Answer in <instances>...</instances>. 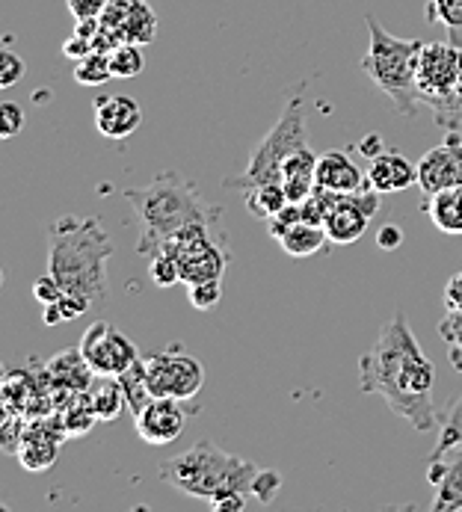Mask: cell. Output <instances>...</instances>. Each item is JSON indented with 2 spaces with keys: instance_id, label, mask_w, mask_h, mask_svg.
Returning a JSON list of instances; mask_svg holds the SVG:
<instances>
[{
  "instance_id": "19",
  "label": "cell",
  "mask_w": 462,
  "mask_h": 512,
  "mask_svg": "<svg viewBox=\"0 0 462 512\" xmlns=\"http://www.w3.org/2000/svg\"><path fill=\"white\" fill-rule=\"evenodd\" d=\"M282 187L291 202H306L317 187V154L311 148L294 151L282 166Z\"/></svg>"
},
{
  "instance_id": "8",
  "label": "cell",
  "mask_w": 462,
  "mask_h": 512,
  "mask_svg": "<svg viewBox=\"0 0 462 512\" xmlns=\"http://www.w3.org/2000/svg\"><path fill=\"white\" fill-rule=\"evenodd\" d=\"M462 69V48L454 45L451 39L445 42H424L421 54H418V92H421V104L436 116L439 110H445L454 98L457 89V77Z\"/></svg>"
},
{
  "instance_id": "10",
  "label": "cell",
  "mask_w": 462,
  "mask_h": 512,
  "mask_svg": "<svg viewBox=\"0 0 462 512\" xmlns=\"http://www.w3.org/2000/svg\"><path fill=\"white\" fill-rule=\"evenodd\" d=\"M80 350H83L86 362L92 365L95 373H110V376L125 373L137 359H143L137 344L128 335H122L119 329H113L110 323H104V320L92 323L83 332Z\"/></svg>"
},
{
  "instance_id": "9",
  "label": "cell",
  "mask_w": 462,
  "mask_h": 512,
  "mask_svg": "<svg viewBox=\"0 0 462 512\" xmlns=\"http://www.w3.org/2000/svg\"><path fill=\"white\" fill-rule=\"evenodd\" d=\"M146 382H149L152 397L190 400L199 394L205 382V370L193 356L172 347L166 353H154L146 359Z\"/></svg>"
},
{
  "instance_id": "20",
  "label": "cell",
  "mask_w": 462,
  "mask_h": 512,
  "mask_svg": "<svg viewBox=\"0 0 462 512\" xmlns=\"http://www.w3.org/2000/svg\"><path fill=\"white\" fill-rule=\"evenodd\" d=\"M86 397H89L92 412L98 415V421H116L122 415V409L128 406L122 379L110 376V373H95L92 385L86 388Z\"/></svg>"
},
{
  "instance_id": "25",
  "label": "cell",
  "mask_w": 462,
  "mask_h": 512,
  "mask_svg": "<svg viewBox=\"0 0 462 512\" xmlns=\"http://www.w3.org/2000/svg\"><path fill=\"white\" fill-rule=\"evenodd\" d=\"M119 379H122V388H125V397H128V409L137 415L152 400V391H149V382H146V359H137L125 373H119Z\"/></svg>"
},
{
  "instance_id": "17",
  "label": "cell",
  "mask_w": 462,
  "mask_h": 512,
  "mask_svg": "<svg viewBox=\"0 0 462 512\" xmlns=\"http://www.w3.org/2000/svg\"><path fill=\"white\" fill-rule=\"evenodd\" d=\"M48 385L54 391H86L95 379V370L86 362L83 350H63L54 359H48V365L42 367Z\"/></svg>"
},
{
  "instance_id": "22",
  "label": "cell",
  "mask_w": 462,
  "mask_h": 512,
  "mask_svg": "<svg viewBox=\"0 0 462 512\" xmlns=\"http://www.w3.org/2000/svg\"><path fill=\"white\" fill-rule=\"evenodd\" d=\"M326 243H329L326 228H323V225H317V222H306V220H300L297 225H291V228L279 237L282 252H285V255H291V258H311V255H317Z\"/></svg>"
},
{
  "instance_id": "4",
  "label": "cell",
  "mask_w": 462,
  "mask_h": 512,
  "mask_svg": "<svg viewBox=\"0 0 462 512\" xmlns=\"http://www.w3.org/2000/svg\"><path fill=\"white\" fill-rule=\"evenodd\" d=\"M261 468L249 459H240L220 444L202 439L190 450L166 459L160 465V480L175 486L190 498H202L208 504L226 495H252L255 477Z\"/></svg>"
},
{
  "instance_id": "21",
  "label": "cell",
  "mask_w": 462,
  "mask_h": 512,
  "mask_svg": "<svg viewBox=\"0 0 462 512\" xmlns=\"http://www.w3.org/2000/svg\"><path fill=\"white\" fill-rule=\"evenodd\" d=\"M424 211L442 234H462V187H451L436 196H427Z\"/></svg>"
},
{
  "instance_id": "44",
  "label": "cell",
  "mask_w": 462,
  "mask_h": 512,
  "mask_svg": "<svg viewBox=\"0 0 462 512\" xmlns=\"http://www.w3.org/2000/svg\"><path fill=\"white\" fill-rule=\"evenodd\" d=\"M454 95L462 98V69H460V77H457V89H454Z\"/></svg>"
},
{
  "instance_id": "27",
  "label": "cell",
  "mask_w": 462,
  "mask_h": 512,
  "mask_svg": "<svg viewBox=\"0 0 462 512\" xmlns=\"http://www.w3.org/2000/svg\"><path fill=\"white\" fill-rule=\"evenodd\" d=\"M457 444H462V397L460 400H454V403L445 409V415H442V421H439V441H436L430 459L448 453V450L457 447Z\"/></svg>"
},
{
  "instance_id": "37",
  "label": "cell",
  "mask_w": 462,
  "mask_h": 512,
  "mask_svg": "<svg viewBox=\"0 0 462 512\" xmlns=\"http://www.w3.org/2000/svg\"><path fill=\"white\" fill-rule=\"evenodd\" d=\"M110 0H66L69 12L75 15V21H92L101 18Z\"/></svg>"
},
{
  "instance_id": "41",
  "label": "cell",
  "mask_w": 462,
  "mask_h": 512,
  "mask_svg": "<svg viewBox=\"0 0 462 512\" xmlns=\"http://www.w3.org/2000/svg\"><path fill=\"white\" fill-rule=\"evenodd\" d=\"M377 243L383 249H397L403 243V231L397 225H385V228H380V234H377Z\"/></svg>"
},
{
  "instance_id": "15",
  "label": "cell",
  "mask_w": 462,
  "mask_h": 512,
  "mask_svg": "<svg viewBox=\"0 0 462 512\" xmlns=\"http://www.w3.org/2000/svg\"><path fill=\"white\" fill-rule=\"evenodd\" d=\"M92 110H95V128L107 140H125L143 122V110L131 95H101Z\"/></svg>"
},
{
  "instance_id": "14",
  "label": "cell",
  "mask_w": 462,
  "mask_h": 512,
  "mask_svg": "<svg viewBox=\"0 0 462 512\" xmlns=\"http://www.w3.org/2000/svg\"><path fill=\"white\" fill-rule=\"evenodd\" d=\"M427 480L436 489L433 512L462 510V444L436 459H427Z\"/></svg>"
},
{
  "instance_id": "24",
  "label": "cell",
  "mask_w": 462,
  "mask_h": 512,
  "mask_svg": "<svg viewBox=\"0 0 462 512\" xmlns=\"http://www.w3.org/2000/svg\"><path fill=\"white\" fill-rule=\"evenodd\" d=\"M424 18L430 24H439L448 39L462 48V0H427Z\"/></svg>"
},
{
  "instance_id": "13",
  "label": "cell",
  "mask_w": 462,
  "mask_h": 512,
  "mask_svg": "<svg viewBox=\"0 0 462 512\" xmlns=\"http://www.w3.org/2000/svg\"><path fill=\"white\" fill-rule=\"evenodd\" d=\"M134 424H137V433L146 444H169L175 441L184 427H187V415L181 409V400L175 397H152L137 415H134Z\"/></svg>"
},
{
  "instance_id": "31",
  "label": "cell",
  "mask_w": 462,
  "mask_h": 512,
  "mask_svg": "<svg viewBox=\"0 0 462 512\" xmlns=\"http://www.w3.org/2000/svg\"><path fill=\"white\" fill-rule=\"evenodd\" d=\"M149 273H152V282L157 285V288H172V285H178V282H181L178 264H175L166 252H157V255H152Z\"/></svg>"
},
{
  "instance_id": "38",
  "label": "cell",
  "mask_w": 462,
  "mask_h": 512,
  "mask_svg": "<svg viewBox=\"0 0 462 512\" xmlns=\"http://www.w3.org/2000/svg\"><path fill=\"white\" fill-rule=\"evenodd\" d=\"M92 51H98V48H95V39H89V36H83V33H77V30L66 39V45H63V57L72 60V63H77L80 57H86V54H92Z\"/></svg>"
},
{
  "instance_id": "42",
  "label": "cell",
  "mask_w": 462,
  "mask_h": 512,
  "mask_svg": "<svg viewBox=\"0 0 462 512\" xmlns=\"http://www.w3.org/2000/svg\"><path fill=\"white\" fill-rule=\"evenodd\" d=\"M359 151H362V157H368V160H374V157H380L385 151L383 140H380V134H368L362 143H359Z\"/></svg>"
},
{
  "instance_id": "16",
  "label": "cell",
  "mask_w": 462,
  "mask_h": 512,
  "mask_svg": "<svg viewBox=\"0 0 462 512\" xmlns=\"http://www.w3.org/2000/svg\"><path fill=\"white\" fill-rule=\"evenodd\" d=\"M317 187L332 193H359L368 184V169L356 166L344 151H323L317 157Z\"/></svg>"
},
{
  "instance_id": "5",
  "label": "cell",
  "mask_w": 462,
  "mask_h": 512,
  "mask_svg": "<svg viewBox=\"0 0 462 512\" xmlns=\"http://www.w3.org/2000/svg\"><path fill=\"white\" fill-rule=\"evenodd\" d=\"M368 51L362 54V72L374 80V86L391 98L394 110L400 116H415L424 104H421V92H418V54L421 45L418 39H400L391 36L383 24L377 21V15H368Z\"/></svg>"
},
{
  "instance_id": "2",
  "label": "cell",
  "mask_w": 462,
  "mask_h": 512,
  "mask_svg": "<svg viewBox=\"0 0 462 512\" xmlns=\"http://www.w3.org/2000/svg\"><path fill=\"white\" fill-rule=\"evenodd\" d=\"M113 240L95 217H60L48 225V273L66 293H80L92 305H104L110 293L107 264Z\"/></svg>"
},
{
  "instance_id": "33",
  "label": "cell",
  "mask_w": 462,
  "mask_h": 512,
  "mask_svg": "<svg viewBox=\"0 0 462 512\" xmlns=\"http://www.w3.org/2000/svg\"><path fill=\"white\" fill-rule=\"evenodd\" d=\"M300 220H303V205H300V202H288L276 217H270V220H267V225H270V234L279 240L291 225H297Z\"/></svg>"
},
{
  "instance_id": "39",
  "label": "cell",
  "mask_w": 462,
  "mask_h": 512,
  "mask_svg": "<svg viewBox=\"0 0 462 512\" xmlns=\"http://www.w3.org/2000/svg\"><path fill=\"white\" fill-rule=\"evenodd\" d=\"M63 293H66L63 291V285H60L51 273H48V276H42V279L33 285V296H36L42 305H54V302H60V299H63Z\"/></svg>"
},
{
  "instance_id": "11",
  "label": "cell",
  "mask_w": 462,
  "mask_h": 512,
  "mask_svg": "<svg viewBox=\"0 0 462 512\" xmlns=\"http://www.w3.org/2000/svg\"><path fill=\"white\" fill-rule=\"evenodd\" d=\"M98 21H101V30L116 45L122 42L149 45L157 36V18L149 0H110Z\"/></svg>"
},
{
  "instance_id": "28",
  "label": "cell",
  "mask_w": 462,
  "mask_h": 512,
  "mask_svg": "<svg viewBox=\"0 0 462 512\" xmlns=\"http://www.w3.org/2000/svg\"><path fill=\"white\" fill-rule=\"evenodd\" d=\"M110 69L113 77H137L146 69V54H143V45H134V42H122L110 51Z\"/></svg>"
},
{
  "instance_id": "3",
  "label": "cell",
  "mask_w": 462,
  "mask_h": 512,
  "mask_svg": "<svg viewBox=\"0 0 462 512\" xmlns=\"http://www.w3.org/2000/svg\"><path fill=\"white\" fill-rule=\"evenodd\" d=\"M125 199L140 222L137 252L149 258L163 249V243L172 234L184 231L187 225H214L223 217L220 208L208 205L199 196V190L175 172H160L143 187H128Z\"/></svg>"
},
{
  "instance_id": "1",
  "label": "cell",
  "mask_w": 462,
  "mask_h": 512,
  "mask_svg": "<svg viewBox=\"0 0 462 512\" xmlns=\"http://www.w3.org/2000/svg\"><path fill=\"white\" fill-rule=\"evenodd\" d=\"M436 367L424 356L415 332L403 311H397L377 344L359 359V388L362 394L383 397L385 406L403 418L412 430H436L442 415L433 403Z\"/></svg>"
},
{
  "instance_id": "29",
  "label": "cell",
  "mask_w": 462,
  "mask_h": 512,
  "mask_svg": "<svg viewBox=\"0 0 462 512\" xmlns=\"http://www.w3.org/2000/svg\"><path fill=\"white\" fill-rule=\"evenodd\" d=\"M439 338L448 347V362L462 373V311H448L439 323Z\"/></svg>"
},
{
  "instance_id": "30",
  "label": "cell",
  "mask_w": 462,
  "mask_h": 512,
  "mask_svg": "<svg viewBox=\"0 0 462 512\" xmlns=\"http://www.w3.org/2000/svg\"><path fill=\"white\" fill-rule=\"evenodd\" d=\"M187 299L193 308L199 311H211L220 305V296H223V279H211V282H196V285H187Z\"/></svg>"
},
{
  "instance_id": "23",
  "label": "cell",
  "mask_w": 462,
  "mask_h": 512,
  "mask_svg": "<svg viewBox=\"0 0 462 512\" xmlns=\"http://www.w3.org/2000/svg\"><path fill=\"white\" fill-rule=\"evenodd\" d=\"M243 202H246V211H249L255 220H270V217H276L291 199H288L282 181H267V184H258V187L243 190Z\"/></svg>"
},
{
  "instance_id": "34",
  "label": "cell",
  "mask_w": 462,
  "mask_h": 512,
  "mask_svg": "<svg viewBox=\"0 0 462 512\" xmlns=\"http://www.w3.org/2000/svg\"><path fill=\"white\" fill-rule=\"evenodd\" d=\"M21 128H24V110L12 101L0 104V137L12 140Z\"/></svg>"
},
{
  "instance_id": "12",
  "label": "cell",
  "mask_w": 462,
  "mask_h": 512,
  "mask_svg": "<svg viewBox=\"0 0 462 512\" xmlns=\"http://www.w3.org/2000/svg\"><path fill=\"white\" fill-rule=\"evenodd\" d=\"M462 187V137L460 131H451V137L442 146L430 148L418 160V190L421 196H436L442 190Z\"/></svg>"
},
{
  "instance_id": "26",
  "label": "cell",
  "mask_w": 462,
  "mask_h": 512,
  "mask_svg": "<svg viewBox=\"0 0 462 512\" xmlns=\"http://www.w3.org/2000/svg\"><path fill=\"white\" fill-rule=\"evenodd\" d=\"M72 74L80 86H101L113 77V69H110V54L107 51H92L86 57H80L75 66H72Z\"/></svg>"
},
{
  "instance_id": "35",
  "label": "cell",
  "mask_w": 462,
  "mask_h": 512,
  "mask_svg": "<svg viewBox=\"0 0 462 512\" xmlns=\"http://www.w3.org/2000/svg\"><path fill=\"white\" fill-rule=\"evenodd\" d=\"M282 489V477L276 474V471H264L261 468V474L255 477V486H252V495L255 498H261L264 504H270L273 498H276V492Z\"/></svg>"
},
{
  "instance_id": "6",
  "label": "cell",
  "mask_w": 462,
  "mask_h": 512,
  "mask_svg": "<svg viewBox=\"0 0 462 512\" xmlns=\"http://www.w3.org/2000/svg\"><path fill=\"white\" fill-rule=\"evenodd\" d=\"M306 146V98H303V83H300V89L282 107V116L276 119V125L264 134V140L258 146L249 151L246 166L237 175H229L223 181V187L226 190H249V187H258L267 181H282L285 160Z\"/></svg>"
},
{
  "instance_id": "7",
  "label": "cell",
  "mask_w": 462,
  "mask_h": 512,
  "mask_svg": "<svg viewBox=\"0 0 462 512\" xmlns=\"http://www.w3.org/2000/svg\"><path fill=\"white\" fill-rule=\"evenodd\" d=\"M181 273L184 285H196V282H211V279H223L226 267H229V255L226 249H220L211 237V225L199 222V225H187L184 231L172 234L163 249Z\"/></svg>"
},
{
  "instance_id": "18",
  "label": "cell",
  "mask_w": 462,
  "mask_h": 512,
  "mask_svg": "<svg viewBox=\"0 0 462 512\" xmlns=\"http://www.w3.org/2000/svg\"><path fill=\"white\" fill-rule=\"evenodd\" d=\"M368 184L377 193H400L418 184V166H412L397 151H383L380 157L368 160Z\"/></svg>"
},
{
  "instance_id": "40",
  "label": "cell",
  "mask_w": 462,
  "mask_h": 512,
  "mask_svg": "<svg viewBox=\"0 0 462 512\" xmlns=\"http://www.w3.org/2000/svg\"><path fill=\"white\" fill-rule=\"evenodd\" d=\"M445 308L448 311H462V270L448 279L445 285Z\"/></svg>"
},
{
  "instance_id": "32",
  "label": "cell",
  "mask_w": 462,
  "mask_h": 512,
  "mask_svg": "<svg viewBox=\"0 0 462 512\" xmlns=\"http://www.w3.org/2000/svg\"><path fill=\"white\" fill-rule=\"evenodd\" d=\"M24 72H27V66L15 51H0V86L3 89L15 86L24 77Z\"/></svg>"
},
{
  "instance_id": "36",
  "label": "cell",
  "mask_w": 462,
  "mask_h": 512,
  "mask_svg": "<svg viewBox=\"0 0 462 512\" xmlns=\"http://www.w3.org/2000/svg\"><path fill=\"white\" fill-rule=\"evenodd\" d=\"M24 433H27L24 415H12V418H6V427H3V450H6V453H18Z\"/></svg>"
},
{
  "instance_id": "43",
  "label": "cell",
  "mask_w": 462,
  "mask_h": 512,
  "mask_svg": "<svg viewBox=\"0 0 462 512\" xmlns=\"http://www.w3.org/2000/svg\"><path fill=\"white\" fill-rule=\"evenodd\" d=\"M217 512H237L246 507V495H226V498H220V501H214L211 504Z\"/></svg>"
}]
</instances>
